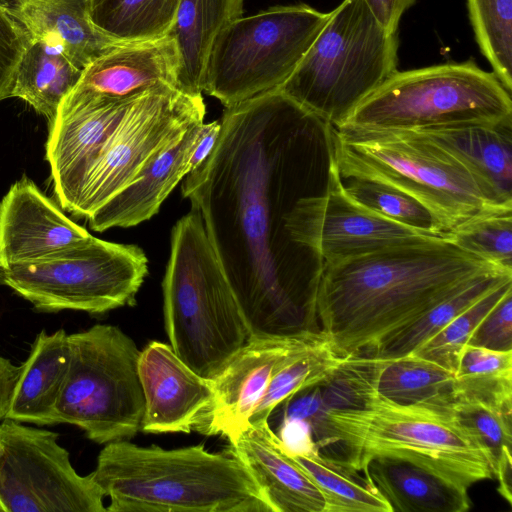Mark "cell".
<instances>
[{"instance_id":"cell-7","label":"cell","mask_w":512,"mask_h":512,"mask_svg":"<svg viewBox=\"0 0 512 512\" xmlns=\"http://www.w3.org/2000/svg\"><path fill=\"white\" fill-rule=\"evenodd\" d=\"M397 50V33L387 32L364 0H343L278 89L338 128L397 71Z\"/></svg>"},{"instance_id":"cell-44","label":"cell","mask_w":512,"mask_h":512,"mask_svg":"<svg viewBox=\"0 0 512 512\" xmlns=\"http://www.w3.org/2000/svg\"><path fill=\"white\" fill-rule=\"evenodd\" d=\"M7 286V273L6 268L0 265V286Z\"/></svg>"},{"instance_id":"cell-43","label":"cell","mask_w":512,"mask_h":512,"mask_svg":"<svg viewBox=\"0 0 512 512\" xmlns=\"http://www.w3.org/2000/svg\"><path fill=\"white\" fill-rule=\"evenodd\" d=\"M18 373L19 367L0 356V420L6 416Z\"/></svg>"},{"instance_id":"cell-15","label":"cell","mask_w":512,"mask_h":512,"mask_svg":"<svg viewBox=\"0 0 512 512\" xmlns=\"http://www.w3.org/2000/svg\"><path fill=\"white\" fill-rule=\"evenodd\" d=\"M139 96L111 100L69 93L62 101L45 146L53 191L62 209L74 212L100 151Z\"/></svg>"},{"instance_id":"cell-17","label":"cell","mask_w":512,"mask_h":512,"mask_svg":"<svg viewBox=\"0 0 512 512\" xmlns=\"http://www.w3.org/2000/svg\"><path fill=\"white\" fill-rule=\"evenodd\" d=\"M138 372L145 399L144 432L190 433L212 404V380L193 371L169 344L149 342L140 352Z\"/></svg>"},{"instance_id":"cell-9","label":"cell","mask_w":512,"mask_h":512,"mask_svg":"<svg viewBox=\"0 0 512 512\" xmlns=\"http://www.w3.org/2000/svg\"><path fill=\"white\" fill-rule=\"evenodd\" d=\"M70 361L56 424L82 429L98 443L128 440L141 430L145 399L140 350L120 328L97 324L68 335Z\"/></svg>"},{"instance_id":"cell-41","label":"cell","mask_w":512,"mask_h":512,"mask_svg":"<svg viewBox=\"0 0 512 512\" xmlns=\"http://www.w3.org/2000/svg\"><path fill=\"white\" fill-rule=\"evenodd\" d=\"M367 7L389 33H397L402 15L416 0H364Z\"/></svg>"},{"instance_id":"cell-36","label":"cell","mask_w":512,"mask_h":512,"mask_svg":"<svg viewBox=\"0 0 512 512\" xmlns=\"http://www.w3.org/2000/svg\"><path fill=\"white\" fill-rule=\"evenodd\" d=\"M511 290L512 280L495 287L411 353L455 373L461 352L478 324Z\"/></svg>"},{"instance_id":"cell-28","label":"cell","mask_w":512,"mask_h":512,"mask_svg":"<svg viewBox=\"0 0 512 512\" xmlns=\"http://www.w3.org/2000/svg\"><path fill=\"white\" fill-rule=\"evenodd\" d=\"M368 360L376 391L392 401L416 404L451 399L454 373L433 361L412 353L395 359Z\"/></svg>"},{"instance_id":"cell-21","label":"cell","mask_w":512,"mask_h":512,"mask_svg":"<svg viewBox=\"0 0 512 512\" xmlns=\"http://www.w3.org/2000/svg\"><path fill=\"white\" fill-rule=\"evenodd\" d=\"M0 4L28 38L55 47L81 70L124 43L93 23L89 0H0Z\"/></svg>"},{"instance_id":"cell-40","label":"cell","mask_w":512,"mask_h":512,"mask_svg":"<svg viewBox=\"0 0 512 512\" xmlns=\"http://www.w3.org/2000/svg\"><path fill=\"white\" fill-rule=\"evenodd\" d=\"M27 39L23 29L0 4V101L10 97Z\"/></svg>"},{"instance_id":"cell-27","label":"cell","mask_w":512,"mask_h":512,"mask_svg":"<svg viewBox=\"0 0 512 512\" xmlns=\"http://www.w3.org/2000/svg\"><path fill=\"white\" fill-rule=\"evenodd\" d=\"M82 72L55 47L28 38L15 72L10 97L27 102L47 118L50 125L62 101L79 82Z\"/></svg>"},{"instance_id":"cell-34","label":"cell","mask_w":512,"mask_h":512,"mask_svg":"<svg viewBox=\"0 0 512 512\" xmlns=\"http://www.w3.org/2000/svg\"><path fill=\"white\" fill-rule=\"evenodd\" d=\"M511 280L512 271H499L480 278L429 310L411 326L381 346L369 358L388 360L411 353L489 291Z\"/></svg>"},{"instance_id":"cell-10","label":"cell","mask_w":512,"mask_h":512,"mask_svg":"<svg viewBox=\"0 0 512 512\" xmlns=\"http://www.w3.org/2000/svg\"><path fill=\"white\" fill-rule=\"evenodd\" d=\"M328 18L329 13L296 4L236 19L211 46L203 92L227 108L280 88Z\"/></svg>"},{"instance_id":"cell-18","label":"cell","mask_w":512,"mask_h":512,"mask_svg":"<svg viewBox=\"0 0 512 512\" xmlns=\"http://www.w3.org/2000/svg\"><path fill=\"white\" fill-rule=\"evenodd\" d=\"M91 236L26 176L0 202V265L4 268L42 258Z\"/></svg>"},{"instance_id":"cell-3","label":"cell","mask_w":512,"mask_h":512,"mask_svg":"<svg viewBox=\"0 0 512 512\" xmlns=\"http://www.w3.org/2000/svg\"><path fill=\"white\" fill-rule=\"evenodd\" d=\"M332 401L312 430L316 444L336 445L335 458L364 472L376 458L405 461L468 492L494 478L491 456L454 413L450 400L400 404L379 394L368 358H349L328 382Z\"/></svg>"},{"instance_id":"cell-16","label":"cell","mask_w":512,"mask_h":512,"mask_svg":"<svg viewBox=\"0 0 512 512\" xmlns=\"http://www.w3.org/2000/svg\"><path fill=\"white\" fill-rule=\"evenodd\" d=\"M322 334H298L250 339L212 380L211 406L198 418L194 429L205 435L235 439L249 425L250 417L275 372L296 353Z\"/></svg>"},{"instance_id":"cell-23","label":"cell","mask_w":512,"mask_h":512,"mask_svg":"<svg viewBox=\"0 0 512 512\" xmlns=\"http://www.w3.org/2000/svg\"><path fill=\"white\" fill-rule=\"evenodd\" d=\"M64 329L42 330L19 366L5 418L37 425H53L56 406L70 361L69 338ZM4 418V419H5Z\"/></svg>"},{"instance_id":"cell-6","label":"cell","mask_w":512,"mask_h":512,"mask_svg":"<svg viewBox=\"0 0 512 512\" xmlns=\"http://www.w3.org/2000/svg\"><path fill=\"white\" fill-rule=\"evenodd\" d=\"M162 287L173 351L198 375L214 380L250 334L201 215L193 208L172 229Z\"/></svg>"},{"instance_id":"cell-33","label":"cell","mask_w":512,"mask_h":512,"mask_svg":"<svg viewBox=\"0 0 512 512\" xmlns=\"http://www.w3.org/2000/svg\"><path fill=\"white\" fill-rule=\"evenodd\" d=\"M451 397H467L512 409V350L466 345L454 373Z\"/></svg>"},{"instance_id":"cell-24","label":"cell","mask_w":512,"mask_h":512,"mask_svg":"<svg viewBox=\"0 0 512 512\" xmlns=\"http://www.w3.org/2000/svg\"><path fill=\"white\" fill-rule=\"evenodd\" d=\"M244 0H179L168 35L174 40L179 67L177 86L201 95L206 62L217 35L243 16Z\"/></svg>"},{"instance_id":"cell-11","label":"cell","mask_w":512,"mask_h":512,"mask_svg":"<svg viewBox=\"0 0 512 512\" xmlns=\"http://www.w3.org/2000/svg\"><path fill=\"white\" fill-rule=\"evenodd\" d=\"M7 286L41 311L103 314L135 304L148 273L137 245L94 236L42 258L6 268Z\"/></svg>"},{"instance_id":"cell-4","label":"cell","mask_w":512,"mask_h":512,"mask_svg":"<svg viewBox=\"0 0 512 512\" xmlns=\"http://www.w3.org/2000/svg\"><path fill=\"white\" fill-rule=\"evenodd\" d=\"M109 512H273L244 464L228 450L203 445L106 444L91 472Z\"/></svg>"},{"instance_id":"cell-12","label":"cell","mask_w":512,"mask_h":512,"mask_svg":"<svg viewBox=\"0 0 512 512\" xmlns=\"http://www.w3.org/2000/svg\"><path fill=\"white\" fill-rule=\"evenodd\" d=\"M205 113L202 94L164 86L140 95L100 151L72 215L86 219L191 125L204 122Z\"/></svg>"},{"instance_id":"cell-13","label":"cell","mask_w":512,"mask_h":512,"mask_svg":"<svg viewBox=\"0 0 512 512\" xmlns=\"http://www.w3.org/2000/svg\"><path fill=\"white\" fill-rule=\"evenodd\" d=\"M91 473L79 475L58 434L5 418L0 424V504L4 512H104Z\"/></svg>"},{"instance_id":"cell-42","label":"cell","mask_w":512,"mask_h":512,"mask_svg":"<svg viewBox=\"0 0 512 512\" xmlns=\"http://www.w3.org/2000/svg\"><path fill=\"white\" fill-rule=\"evenodd\" d=\"M220 130V120H216L210 123L203 122L201 124L190 156L189 164L191 171L196 169L209 156L217 142Z\"/></svg>"},{"instance_id":"cell-22","label":"cell","mask_w":512,"mask_h":512,"mask_svg":"<svg viewBox=\"0 0 512 512\" xmlns=\"http://www.w3.org/2000/svg\"><path fill=\"white\" fill-rule=\"evenodd\" d=\"M203 122L162 150L127 187L86 219L89 227L103 232L113 227L136 226L155 215L177 184L191 172L190 156Z\"/></svg>"},{"instance_id":"cell-25","label":"cell","mask_w":512,"mask_h":512,"mask_svg":"<svg viewBox=\"0 0 512 512\" xmlns=\"http://www.w3.org/2000/svg\"><path fill=\"white\" fill-rule=\"evenodd\" d=\"M460 158L503 204L512 206V120L417 130Z\"/></svg>"},{"instance_id":"cell-30","label":"cell","mask_w":512,"mask_h":512,"mask_svg":"<svg viewBox=\"0 0 512 512\" xmlns=\"http://www.w3.org/2000/svg\"><path fill=\"white\" fill-rule=\"evenodd\" d=\"M93 23L120 42L167 36L179 0H89Z\"/></svg>"},{"instance_id":"cell-14","label":"cell","mask_w":512,"mask_h":512,"mask_svg":"<svg viewBox=\"0 0 512 512\" xmlns=\"http://www.w3.org/2000/svg\"><path fill=\"white\" fill-rule=\"evenodd\" d=\"M430 237L436 236L385 218L350 198L329 154L325 190L298 201L293 224L294 243L319 266Z\"/></svg>"},{"instance_id":"cell-5","label":"cell","mask_w":512,"mask_h":512,"mask_svg":"<svg viewBox=\"0 0 512 512\" xmlns=\"http://www.w3.org/2000/svg\"><path fill=\"white\" fill-rule=\"evenodd\" d=\"M325 134L342 179L375 181L407 194L430 212L443 234L512 210L460 158L423 133L325 124Z\"/></svg>"},{"instance_id":"cell-39","label":"cell","mask_w":512,"mask_h":512,"mask_svg":"<svg viewBox=\"0 0 512 512\" xmlns=\"http://www.w3.org/2000/svg\"><path fill=\"white\" fill-rule=\"evenodd\" d=\"M467 345L491 350H512V290L482 319Z\"/></svg>"},{"instance_id":"cell-1","label":"cell","mask_w":512,"mask_h":512,"mask_svg":"<svg viewBox=\"0 0 512 512\" xmlns=\"http://www.w3.org/2000/svg\"><path fill=\"white\" fill-rule=\"evenodd\" d=\"M220 123L182 196L201 215L250 339L307 331L319 263L295 245L293 224L298 201L319 192L325 124L279 89L225 108Z\"/></svg>"},{"instance_id":"cell-45","label":"cell","mask_w":512,"mask_h":512,"mask_svg":"<svg viewBox=\"0 0 512 512\" xmlns=\"http://www.w3.org/2000/svg\"><path fill=\"white\" fill-rule=\"evenodd\" d=\"M0 512H4L2 505L0 504Z\"/></svg>"},{"instance_id":"cell-31","label":"cell","mask_w":512,"mask_h":512,"mask_svg":"<svg viewBox=\"0 0 512 512\" xmlns=\"http://www.w3.org/2000/svg\"><path fill=\"white\" fill-rule=\"evenodd\" d=\"M347 359L337 355L322 335L275 372L249 423L268 419L278 404L295 393L328 383Z\"/></svg>"},{"instance_id":"cell-19","label":"cell","mask_w":512,"mask_h":512,"mask_svg":"<svg viewBox=\"0 0 512 512\" xmlns=\"http://www.w3.org/2000/svg\"><path fill=\"white\" fill-rule=\"evenodd\" d=\"M178 67L176 45L169 35L124 42L87 66L70 93L126 100L164 86L178 89Z\"/></svg>"},{"instance_id":"cell-38","label":"cell","mask_w":512,"mask_h":512,"mask_svg":"<svg viewBox=\"0 0 512 512\" xmlns=\"http://www.w3.org/2000/svg\"><path fill=\"white\" fill-rule=\"evenodd\" d=\"M462 249L512 270V210L478 218L452 233Z\"/></svg>"},{"instance_id":"cell-8","label":"cell","mask_w":512,"mask_h":512,"mask_svg":"<svg viewBox=\"0 0 512 512\" xmlns=\"http://www.w3.org/2000/svg\"><path fill=\"white\" fill-rule=\"evenodd\" d=\"M512 120V99L474 61L395 71L338 128L417 131Z\"/></svg>"},{"instance_id":"cell-26","label":"cell","mask_w":512,"mask_h":512,"mask_svg":"<svg viewBox=\"0 0 512 512\" xmlns=\"http://www.w3.org/2000/svg\"><path fill=\"white\" fill-rule=\"evenodd\" d=\"M363 474L393 512H465L471 507L468 492L405 461L376 458Z\"/></svg>"},{"instance_id":"cell-20","label":"cell","mask_w":512,"mask_h":512,"mask_svg":"<svg viewBox=\"0 0 512 512\" xmlns=\"http://www.w3.org/2000/svg\"><path fill=\"white\" fill-rule=\"evenodd\" d=\"M228 449L248 469L273 512H323L322 493L290 456L267 419L251 421Z\"/></svg>"},{"instance_id":"cell-37","label":"cell","mask_w":512,"mask_h":512,"mask_svg":"<svg viewBox=\"0 0 512 512\" xmlns=\"http://www.w3.org/2000/svg\"><path fill=\"white\" fill-rule=\"evenodd\" d=\"M351 180L347 186L344 185V190L363 207L431 236L452 238L443 234L430 212L407 194L379 182Z\"/></svg>"},{"instance_id":"cell-35","label":"cell","mask_w":512,"mask_h":512,"mask_svg":"<svg viewBox=\"0 0 512 512\" xmlns=\"http://www.w3.org/2000/svg\"><path fill=\"white\" fill-rule=\"evenodd\" d=\"M476 41L493 73L512 91V0H467Z\"/></svg>"},{"instance_id":"cell-32","label":"cell","mask_w":512,"mask_h":512,"mask_svg":"<svg viewBox=\"0 0 512 512\" xmlns=\"http://www.w3.org/2000/svg\"><path fill=\"white\" fill-rule=\"evenodd\" d=\"M451 407L488 450L499 494L512 503V409L467 397H451Z\"/></svg>"},{"instance_id":"cell-29","label":"cell","mask_w":512,"mask_h":512,"mask_svg":"<svg viewBox=\"0 0 512 512\" xmlns=\"http://www.w3.org/2000/svg\"><path fill=\"white\" fill-rule=\"evenodd\" d=\"M288 453L322 493L323 512H393L388 501L366 478L357 480L356 472L335 458L324 456L318 445Z\"/></svg>"},{"instance_id":"cell-2","label":"cell","mask_w":512,"mask_h":512,"mask_svg":"<svg viewBox=\"0 0 512 512\" xmlns=\"http://www.w3.org/2000/svg\"><path fill=\"white\" fill-rule=\"evenodd\" d=\"M512 271L430 237L323 262L311 282L306 328L343 358H369L429 310L480 278Z\"/></svg>"}]
</instances>
